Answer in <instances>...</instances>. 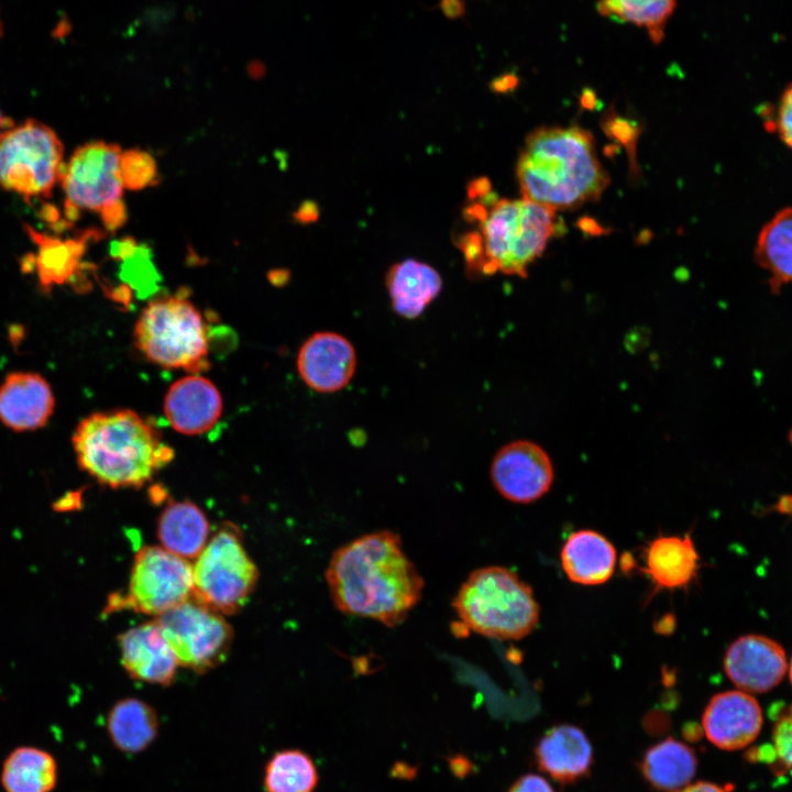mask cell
I'll use <instances>...</instances> for the list:
<instances>
[{
    "label": "cell",
    "mask_w": 792,
    "mask_h": 792,
    "mask_svg": "<svg viewBox=\"0 0 792 792\" xmlns=\"http://www.w3.org/2000/svg\"><path fill=\"white\" fill-rule=\"evenodd\" d=\"M326 581L337 609L387 627L405 622L425 586L400 537L391 530L366 534L338 548Z\"/></svg>",
    "instance_id": "1"
},
{
    "label": "cell",
    "mask_w": 792,
    "mask_h": 792,
    "mask_svg": "<svg viewBox=\"0 0 792 792\" xmlns=\"http://www.w3.org/2000/svg\"><path fill=\"white\" fill-rule=\"evenodd\" d=\"M516 173L522 199L556 211L597 201L610 183L594 136L579 125H543L530 132Z\"/></svg>",
    "instance_id": "2"
},
{
    "label": "cell",
    "mask_w": 792,
    "mask_h": 792,
    "mask_svg": "<svg viewBox=\"0 0 792 792\" xmlns=\"http://www.w3.org/2000/svg\"><path fill=\"white\" fill-rule=\"evenodd\" d=\"M72 442L80 469L111 488H139L174 458L160 431L130 409L87 416Z\"/></svg>",
    "instance_id": "3"
},
{
    "label": "cell",
    "mask_w": 792,
    "mask_h": 792,
    "mask_svg": "<svg viewBox=\"0 0 792 792\" xmlns=\"http://www.w3.org/2000/svg\"><path fill=\"white\" fill-rule=\"evenodd\" d=\"M452 607L466 629L499 640L520 639L539 620L531 587L514 571L498 565L470 573Z\"/></svg>",
    "instance_id": "4"
},
{
    "label": "cell",
    "mask_w": 792,
    "mask_h": 792,
    "mask_svg": "<svg viewBox=\"0 0 792 792\" xmlns=\"http://www.w3.org/2000/svg\"><path fill=\"white\" fill-rule=\"evenodd\" d=\"M483 261L480 273L526 276L548 241L563 232L556 210L529 200H499L480 223Z\"/></svg>",
    "instance_id": "5"
},
{
    "label": "cell",
    "mask_w": 792,
    "mask_h": 792,
    "mask_svg": "<svg viewBox=\"0 0 792 792\" xmlns=\"http://www.w3.org/2000/svg\"><path fill=\"white\" fill-rule=\"evenodd\" d=\"M138 349L165 369L198 372L208 364V339L200 312L186 298L167 296L151 301L134 327Z\"/></svg>",
    "instance_id": "6"
},
{
    "label": "cell",
    "mask_w": 792,
    "mask_h": 792,
    "mask_svg": "<svg viewBox=\"0 0 792 792\" xmlns=\"http://www.w3.org/2000/svg\"><path fill=\"white\" fill-rule=\"evenodd\" d=\"M63 143L48 125L29 119L0 135V186L22 196L47 198L61 183Z\"/></svg>",
    "instance_id": "7"
},
{
    "label": "cell",
    "mask_w": 792,
    "mask_h": 792,
    "mask_svg": "<svg viewBox=\"0 0 792 792\" xmlns=\"http://www.w3.org/2000/svg\"><path fill=\"white\" fill-rule=\"evenodd\" d=\"M193 598L221 615L243 608L258 581L237 527L219 529L196 558Z\"/></svg>",
    "instance_id": "8"
},
{
    "label": "cell",
    "mask_w": 792,
    "mask_h": 792,
    "mask_svg": "<svg viewBox=\"0 0 792 792\" xmlns=\"http://www.w3.org/2000/svg\"><path fill=\"white\" fill-rule=\"evenodd\" d=\"M193 566L163 547L145 546L135 554L124 594L109 597L106 613L131 609L161 616L193 597Z\"/></svg>",
    "instance_id": "9"
},
{
    "label": "cell",
    "mask_w": 792,
    "mask_h": 792,
    "mask_svg": "<svg viewBox=\"0 0 792 792\" xmlns=\"http://www.w3.org/2000/svg\"><path fill=\"white\" fill-rule=\"evenodd\" d=\"M179 667L204 674L229 657L233 630L218 612L190 598L156 619Z\"/></svg>",
    "instance_id": "10"
},
{
    "label": "cell",
    "mask_w": 792,
    "mask_h": 792,
    "mask_svg": "<svg viewBox=\"0 0 792 792\" xmlns=\"http://www.w3.org/2000/svg\"><path fill=\"white\" fill-rule=\"evenodd\" d=\"M121 154L119 145L103 141L89 142L75 150L61 179L68 220H75L81 210L101 215L123 200Z\"/></svg>",
    "instance_id": "11"
},
{
    "label": "cell",
    "mask_w": 792,
    "mask_h": 792,
    "mask_svg": "<svg viewBox=\"0 0 792 792\" xmlns=\"http://www.w3.org/2000/svg\"><path fill=\"white\" fill-rule=\"evenodd\" d=\"M491 477L497 492L514 503H531L543 496L553 482V466L537 443L516 440L495 454Z\"/></svg>",
    "instance_id": "12"
},
{
    "label": "cell",
    "mask_w": 792,
    "mask_h": 792,
    "mask_svg": "<svg viewBox=\"0 0 792 792\" xmlns=\"http://www.w3.org/2000/svg\"><path fill=\"white\" fill-rule=\"evenodd\" d=\"M788 663L780 644L762 635H744L728 647L724 669L730 681L746 693H765L784 678Z\"/></svg>",
    "instance_id": "13"
},
{
    "label": "cell",
    "mask_w": 792,
    "mask_h": 792,
    "mask_svg": "<svg viewBox=\"0 0 792 792\" xmlns=\"http://www.w3.org/2000/svg\"><path fill=\"white\" fill-rule=\"evenodd\" d=\"M356 369L353 344L340 333L319 331L301 345L297 356V370L311 389L334 393L344 388Z\"/></svg>",
    "instance_id": "14"
},
{
    "label": "cell",
    "mask_w": 792,
    "mask_h": 792,
    "mask_svg": "<svg viewBox=\"0 0 792 792\" xmlns=\"http://www.w3.org/2000/svg\"><path fill=\"white\" fill-rule=\"evenodd\" d=\"M118 644L121 664L131 679L164 688L174 683L178 660L156 620L121 632Z\"/></svg>",
    "instance_id": "15"
},
{
    "label": "cell",
    "mask_w": 792,
    "mask_h": 792,
    "mask_svg": "<svg viewBox=\"0 0 792 792\" xmlns=\"http://www.w3.org/2000/svg\"><path fill=\"white\" fill-rule=\"evenodd\" d=\"M762 721L757 700L739 690L713 696L704 711L702 725L713 745L724 750H738L757 738Z\"/></svg>",
    "instance_id": "16"
},
{
    "label": "cell",
    "mask_w": 792,
    "mask_h": 792,
    "mask_svg": "<svg viewBox=\"0 0 792 792\" xmlns=\"http://www.w3.org/2000/svg\"><path fill=\"white\" fill-rule=\"evenodd\" d=\"M55 397L38 373L12 372L0 384V422L16 432L34 431L54 413Z\"/></svg>",
    "instance_id": "17"
},
{
    "label": "cell",
    "mask_w": 792,
    "mask_h": 792,
    "mask_svg": "<svg viewBox=\"0 0 792 792\" xmlns=\"http://www.w3.org/2000/svg\"><path fill=\"white\" fill-rule=\"evenodd\" d=\"M164 413L176 431L189 436L201 435L219 420L222 398L212 382L193 374L169 387L164 400Z\"/></svg>",
    "instance_id": "18"
},
{
    "label": "cell",
    "mask_w": 792,
    "mask_h": 792,
    "mask_svg": "<svg viewBox=\"0 0 792 792\" xmlns=\"http://www.w3.org/2000/svg\"><path fill=\"white\" fill-rule=\"evenodd\" d=\"M536 758L543 772L561 783H571L588 773L593 752L587 737L580 728L559 725L539 740Z\"/></svg>",
    "instance_id": "19"
},
{
    "label": "cell",
    "mask_w": 792,
    "mask_h": 792,
    "mask_svg": "<svg viewBox=\"0 0 792 792\" xmlns=\"http://www.w3.org/2000/svg\"><path fill=\"white\" fill-rule=\"evenodd\" d=\"M700 557L690 535L660 536L645 550V566L654 590L688 587L697 576Z\"/></svg>",
    "instance_id": "20"
},
{
    "label": "cell",
    "mask_w": 792,
    "mask_h": 792,
    "mask_svg": "<svg viewBox=\"0 0 792 792\" xmlns=\"http://www.w3.org/2000/svg\"><path fill=\"white\" fill-rule=\"evenodd\" d=\"M386 287L394 311L403 318L414 319L438 297L442 278L431 265L407 258L391 266Z\"/></svg>",
    "instance_id": "21"
},
{
    "label": "cell",
    "mask_w": 792,
    "mask_h": 792,
    "mask_svg": "<svg viewBox=\"0 0 792 792\" xmlns=\"http://www.w3.org/2000/svg\"><path fill=\"white\" fill-rule=\"evenodd\" d=\"M106 729L117 750L128 755L141 754L157 739L160 718L148 702L136 696H125L109 708Z\"/></svg>",
    "instance_id": "22"
},
{
    "label": "cell",
    "mask_w": 792,
    "mask_h": 792,
    "mask_svg": "<svg viewBox=\"0 0 792 792\" xmlns=\"http://www.w3.org/2000/svg\"><path fill=\"white\" fill-rule=\"evenodd\" d=\"M613 543L594 530L573 532L561 550V563L566 576L583 585H598L610 579L616 565Z\"/></svg>",
    "instance_id": "23"
},
{
    "label": "cell",
    "mask_w": 792,
    "mask_h": 792,
    "mask_svg": "<svg viewBox=\"0 0 792 792\" xmlns=\"http://www.w3.org/2000/svg\"><path fill=\"white\" fill-rule=\"evenodd\" d=\"M209 530L205 513L187 499L168 503L157 524L163 548L186 560L200 554L208 543Z\"/></svg>",
    "instance_id": "24"
},
{
    "label": "cell",
    "mask_w": 792,
    "mask_h": 792,
    "mask_svg": "<svg viewBox=\"0 0 792 792\" xmlns=\"http://www.w3.org/2000/svg\"><path fill=\"white\" fill-rule=\"evenodd\" d=\"M757 265L772 290L792 285V206L779 210L761 228L755 245Z\"/></svg>",
    "instance_id": "25"
},
{
    "label": "cell",
    "mask_w": 792,
    "mask_h": 792,
    "mask_svg": "<svg viewBox=\"0 0 792 792\" xmlns=\"http://www.w3.org/2000/svg\"><path fill=\"white\" fill-rule=\"evenodd\" d=\"M697 768L695 752L685 744L668 738L650 747L642 759L645 779L657 790L673 792L691 782Z\"/></svg>",
    "instance_id": "26"
},
{
    "label": "cell",
    "mask_w": 792,
    "mask_h": 792,
    "mask_svg": "<svg viewBox=\"0 0 792 792\" xmlns=\"http://www.w3.org/2000/svg\"><path fill=\"white\" fill-rule=\"evenodd\" d=\"M6 792H52L57 783V763L46 750L18 747L6 758L1 769Z\"/></svg>",
    "instance_id": "27"
},
{
    "label": "cell",
    "mask_w": 792,
    "mask_h": 792,
    "mask_svg": "<svg viewBox=\"0 0 792 792\" xmlns=\"http://www.w3.org/2000/svg\"><path fill=\"white\" fill-rule=\"evenodd\" d=\"M25 230L37 245L34 263L41 285L50 288L66 282L79 264L89 233L80 239L62 240L30 226H25Z\"/></svg>",
    "instance_id": "28"
},
{
    "label": "cell",
    "mask_w": 792,
    "mask_h": 792,
    "mask_svg": "<svg viewBox=\"0 0 792 792\" xmlns=\"http://www.w3.org/2000/svg\"><path fill=\"white\" fill-rule=\"evenodd\" d=\"M318 772L311 758L299 749L274 754L264 768L265 792H314Z\"/></svg>",
    "instance_id": "29"
},
{
    "label": "cell",
    "mask_w": 792,
    "mask_h": 792,
    "mask_svg": "<svg viewBox=\"0 0 792 792\" xmlns=\"http://www.w3.org/2000/svg\"><path fill=\"white\" fill-rule=\"evenodd\" d=\"M676 2L672 0H614L596 4L600 14L622 22L647 28L654 44L664 36V28Z\"/></svg>",
    "instance_id": "30"
},
{
    "label": "cell",
    "mask_w": 792,
    "mask_h": 792,
    "mask_svg": "<svg viewBox=\"0 0 792 792\" xmlns=\"http://www.w3.org/2000/svg\"><path fill=\"white\" fill-rule=\"evenodd\" d=\"M600 125L608 139L626 150L629 174L634 179H637L640 176L637 162V143L642 132L641 123L630 117L620 114L615 106L610 105L603 113Z\"/></svg>",
    "instance_id": "31"
},
{
    "label": "cell",
    "mask_w": 792,
    "mask_h": 792,
    "mask_svg": "<svg viewBox=\"0 0 792 792\" xmlns=\"http://www.w3.org/2000/svg\"><path fill=\"white\" fill-rule=\"evenodd\" d=\"M120 176L123 188L141 189L157 179V166L153 156L138 148L122 151Z\"/></svg>",
    "instance_id": "32"
},
{
    "label": "cell",
    "mask_w": 792,
    "mask_h": 792,
    "mask_svg": "<svg viewBox=\"0 0 792 792\" xmlns=\"http://www.w3.org/2000/svg\"><path fill=\"white\" fill-rule=\"evenodd\" d=\"M773 744L780 766L792 769V705L783 710L774 724Z\"/></svg>",
    "instance_id": "33"
},
{
    "label": "cell",
    "mask_w": 792,
    "mask_h": 792,
    "mask_svg": "<svg viewBox=\"0 0 792 792\" xmlns=\"http://www.w3.org/2000/svg\"><path fill=\"white\" fill-rule=\"evenodd\" d=\"M772 125L780 140L792 150V84L784 88L780 97Z\"/></svg>",
    "instance_id": "34"
},
{
    "label": "cell",
    "mask_w": 792,
    "mask_h": 792,
    "mask_svg": "<svg viewBox=\"0 0 792 792\" xmlns=\"http://www.w3.org/2000/svg\"><path fill=\"white\" fill-rule=\"evenodd\" d=\"M509 792H554L551 785L540 776L526 774L519 778Z\"/></svg>",
    "instance_id": "35"
},
{
    "label": "cell",
    "mask_w": 792,
    "mask_h": 792,
    "mask_svg": "<svg viewBox=\"0 0 792 792\" xmlns=\"http://www.w3.org/2000/svg\"><path fill=\"white\" fill-rule=\"evenodd\" d=\"M519 85V78L514 73H505L495 77L490 82V88L496 94H508L515 90Z\"/></svg>",
    "instance_id": "36"
},
{
    "label": "cell",
    "mask_w": 792,
    "mask_h": 792,
    "mask_svg": "<svg viewBox=\"0 0 792 792\" xmlns=\"http://www.w3.org/2000/svg\"><path fill=\"white\" fill-rule=\"evenodd\" d=\"M492 191L491 180L485 177H477L472 179L466 187V194L469 200L474 201L475 199H482Z\"/></svg>",
    "instance_id": "37"
},
{
    "label": "cell",
    "mask_w": 792,
    "mask_h": 792,
    "mask_svg": "<svg viewBox=\"0 0 792 792\" xmlns=\"http://www.w3.org/2000/svg\"><path fill=\"white\" fill-rule=\"evenodd\" d=\"M294 217L297 221L301 223H310L317 221L319 217L318 204L314 200H305L294 213Z\"/></svg>",
    "instance_id": "38"
},
{
    "label": "cell",
    "mask_w": 792,
    "mask_h": 792,
    "mask_svg": "<svg viewBox=\"0 0 792 792\" xmlns=\"http://www.w3.org/2000/svg\"><path fill=\"white\" fill-rule=\"evenodd\" d=\"M488 216L487 208L480 202H472L463 210V217L469 222H483Z\"/></svg>",
    "instance_id": "39"
},
{
    "label": "cell",
    "mask_w": 792,
    "mask_h": 792,
    "mask_svg": "<svg viewBox=\"0 0 792 792\" xmlns=\"http://www.w3.org/2000/svg\"><path fill=\"white\" fill-rule=\"evenodd\" d=\"M80 503V494L78 492H72L61 497L53 504V508L56 512H66L78 508Z\"/></svg>",
    "instance_id": "40"
},
{
    "label": "cell",
    "mask_w": 792,
    "mask_h": 792,
    "mask_svg": "<svg viewBox=\"0 0 792 792\" xmlns=\"http://www.w3.org/2000/svg\"><path fill=\"white\" fill-rule=\"evenodd\" d=\"M443 14L449 19H457L464 14L465 4L460 0H446L440 3Z\"/></svg>",
    "instance_id": "41"
},
{
    "label": "cell",
    "mask_w": 792,
    "mask_h": 792,
    "mask_svg": "<svg viewBox=\"0 0 792 792\" xmlns=\"http://www.w3.org/2000/svg\"><path fill=\"white\" fill-rule=\"evenodd\" d=\"M580 106L584 110L594 111L601 107L596 92L592 88H584L580 96Z\"/></svg>",
    "instance_id": "42"
},
{
    "label": "cell",
    "mask_w": 792,
    "mask_h": 792,
    "mask_svg": "<svg viewBox=\"0 0 792 792\" xmlns=\"http://www.w3.org/2000/svg\"><path fill=\"white\" fill-rule=\"evenodd\" d=\"M673 792H728V790L724 789L721 785H717L715 783L711 782H697L694 784H689L680 790L673 791Z\"/></svg>",
    "instance_id": "43"
},
{
    "label": "cell",
    "mask_w": 792,
    "mask_h": 792,
    "mask_svg": "<svg viewBox=\"0 0 792 792\" xmlns=\"http://www.w3.org/2000/svg\"><path fill=\"white\" fill-rule=\"evenodd\" d=\"M578 226L580 229H582L588 234H602L603 232H605L604 228H602L593 218L590 217L580 218L578 221Z\"/></svg>",
    "instance_id": "44"
},
{
    "label": "cell",
    "mask_w": 792,
    "mask_h": 792,
    "mask_svg": "<svg viewBox=\"0 0 792 792\" xmlns=\"http://www.w3.org/2000/svg\"><path fill=\"white\" fill-rule=\"evenodd\" d=\"M12 127H14L13 121L6 117L0 110V135Z\"/></svg>",
    "instance_id": "45"
},
{
    "label": "cell",
    "mask_w": 792,
    "mask_h": 792,
    "mask_svg": "<svg viewBox=\"0 0 792 792\" xmlns=\"http://www.w3.org/2000/svg\"><path fill=\"white\" fill-rule=\"evenodd\" d=\"M617 150H619V146H618V145H616V144H610V145H608V146L605 147V151H604V152H605V154H606L608 157H612V156H614V155L616 154Z\"/></svg>",
    "instance_id": "46"
},
{
    "label": "cell",
    "mask_w": 792,
    "mask_h": 792,
    "mask_svg": "<svg viewBox=\"0 0 792 792\" xmlns=\"http://www.w3.org/2000/svg\"><path fill=\"white\" fill-rule=\"evenodd\" d=\"M789 676H790V681L792 684V659H791L790 669H789Z\"/></svg>",
    "instance_id": "47"
},
{
    "label": "cell",
    "mask_w": 792,
    "mask_h": 792,
    "mask_svg": "<svg viewBox=\"0 0 792 792\" xmlns=\"http://www.w3.org/2000/svg\"><path fill=\"white\" fill-rule=\"evenodd\" d=\"M1 29H2V25H1V21H0V34H1Z\"/></svg>",
    "instance_id": "48"
},
{
    "label": "cell",
    "mask_w": 792,
    "mask_h": 792,
    "mask_svg": "<svg viewBox=\"0 0 792 792\" xmlns=\"http://www.w3.org/2000/svg\"><path fill=\"white\" fill-rule=\"evenodd\" d=\"M790 440H791V442H792V432H791V437H790Z\"/></svg>",
    "instance_id": "49"
}]
</instances>
